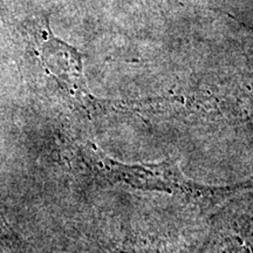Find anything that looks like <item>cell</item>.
Masks as SVG:
<instances>
[{
	"instance_id": "obj_1",
	"label": "cell",
	"mask_w": 253,
	"mask_h": 253,
	"mask_svg": "<svg viewBox=\"0 0 253 253\" xmlns=\"http://www.w3.org/2000/svg\"><path fill=\"white\" fill-rule=\"evenodd\" d=\"M87 153L91 166L107 181L136 190L181 196L202 209L218 204L233 190L198 184L185 177L173 161L153 164H125L112 160L95 148L87 150Z\"/></svg>"
},
{
	"instance_id": "obj_2",
	"label": "cell",
	"mask_w": 253,
	"mask_h": 253,
	"mask_svg": "<svg viewBox=\"0 0 253 253\" xmlns=\"http://www.w3.org/2000/svg\"><path fill=\"white\" fill-rule=\"evenodd\" d=\"M45 62L56 79L73 91L88 94L82 78L81 59L77 50L58 40L50 41L45 49Z\"/></svg>"
}]
</instances>
